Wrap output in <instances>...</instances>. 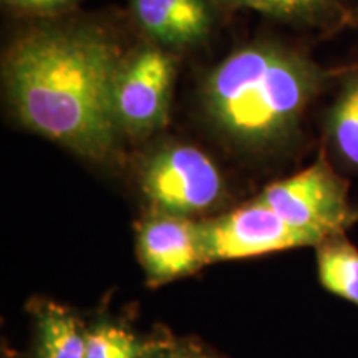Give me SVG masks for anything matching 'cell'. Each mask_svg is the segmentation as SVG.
<instances>
[{"label":"cell","mask_w":358,"mask_h":358,"mask_svg":"<svg viewBox=\"0 0 358 358\" xmlns=\"http://www.w3.org/2000/svg\"><path fill=\"white\" fill-rule=\"evenodd\" d=\"M124 52L90 24H47L17 37L3 57L8 105L22 127L103 164L120 146L115 83Z\"/></svg>","instance_id":"obj_1"},{"label":"cell","mask_w":358,"mask_h":358,"mask_svg":"<svg viewBox=\"0 0 358 358\" xmlns=\"http://www.w3.org/2000/svg\"><path fill=\"white\" fill-rule=\"evenodd\" d=\"M332 73L277 40L236 48L209 71L201 105L217 131L245 148L287 145Z\"/></svg>","instance_id":"obj_2"},{"label":"cell","mask_w":358,"mask_h":358,"mask_svg":"<svg viewBox=\"0 0 358 358\" xmlns=\"http://www.w3.org/2000/svg\"><path fill=\"white\" fill-rule=\"evenodd\" d=\"M141 192L151 211L194 217L219 206L226 194L222 174L204 151L185 143L159 146L140 169Z\"/></svg>","instance_id":"obj_3"},{"label":"cell","mask_w":358,"mask_h":358,"mask_svg":"<svg viewBox=\"0 0 358 358\" xmlns=\"http://www.w3.org/2000/svg\"><path fill=\"white\" fill-rule=\"evenodd\" d=\"M257 198L290 226L315 236L320 243L358 221V209L348 198L347 179L325 153L302 171L271 182Z\"/></svg>","instance_id":"obj_4"},{"label":"cell","mask_w":358,"mask_h":358,"mask_svg":"<svg viewBox=\"0 0 358 358\" xmlns=\"http://www.w3.org/2000/svg\"><path fill=\"white\" fill-rule=\"evenodd\" d=\"M176 58L148 42L124 53L115 83V118L122 134L143 140L169 122Z\"/></svg>","instance_id":"obj_5"},{"label":"cell","mask_w":358,"mask_h":358,"mask_svg":"<svg viewBox=\"0 0 358 358\" xmlns=\"http://www.w3.org/2000/svg\"><path fill=\"white\" fill-rule=\"evenodd\" d=\"M201 234L209 264L284 252L297 248H315L320 239L297 229L254 198L234 211L201 219Z\"/></svg>","instance_id":"obj_6"},{"label":"cell","mask_w":358,"mask_h":358,"mask_svg":"<svg viewBox=\"0 0 358 358\" xmlns=\"http://www.w3.org/2000/svg\"><path fill=\"white\" fill-rule=\"evenodd\" d=\"M136 249L148 284L155 287L209 266L201 222L192 217L151 211L138 227Z\"/></svg>","instance_id":"obj_7"},{"label":"cell","mask_w":358,"mask_h":358,"mask_svg":"<svg viewBox=\"0 0 358 358\" xmlns=\"http://www.w3.org/2000/svg\"><path fill=\"white\" fill-rule=\"evenodd\" d=\"M213 0H129V10L150 42L169 52L198 47L214 27Z\"/></svg>","instance_id":"obj_8"},{"label":"cell","mask_w":358,"mask_h":358,"mask_svg":"<svg viewBox=\"0 0 358 358\" xmlns=\"http://www.w3.org/2000/svg\"><path fill=\"white\" fill-rule=\"evenodd\" d=\"M227 8H249L285 24L334 32L352 22L343 0H213Z\"/></svg>","instance_id":"obj_9"},{"label":"cell","mask_w":358,"mask_h":358,"mask_svg":"<svg viewBox=\"0 0 358 358\" xmlns=\"http://www.w3.org/2000/svg\"><path fill=\"white\" fill-rule=\"evenodd\" d=\"M325 138L338 163L358 173V66L340 80L337 96L325 113Z\"/></svg>","instance_id":"obj_10"},{"label":"cell","mask_w":358,"mask_h":358,"mask_svg":"<svg viewBox=\"0 0 358 358\" xmlns=\"http://www.w3.org/2000/svg\"><path fill=\"white\" fill-rule=\"evenodd\" d=\"M88 329L69 308L45 302L37 310L38 358H87Z\"/></svg>","instance_id":"obj_11"},{"label":"cell","mask_w":358,"mask_h":358,"mask_svg":"<svg viewBox=\"0 0 358 358\" xmlns=\"http://www.w3.org/2000/svg\"><path fill=\"white\" fill-rule=\"evenodd\" d=\"M317 275L327 292L358 307V248L345 232L325 237L315 245Z\"/></svg>","instance_id":"obj_12"},{"label":"cell","mask_w":358,"mask_h":358,"mask_svg":"<svg viewBox=\"0 0 358 358\" xmlns=\"http://www.w3.org/2000/svg\"><path fill=\"white\" fill-rule=\"evenodd\" d=\"M159 345L146 342L127 327L101 320L88 329L87 358H151Z\"/></svg>","instance_id":"obj_13"},{"label":"cell","mask_w":358,"mask_h":358,"mask_svg":"<svg viewBox=\"0 0 358 358\" xmlns=\"http://www.w3.org/2000/svg\"><path fill=\"white\" fill-rule=\"evenodd\" d=\"M7 7L20 13L37 17H50L69 10L80 0H2Z\"/></svg>","instance_id":"obj_14"},{"label":"cell","mask_w":358,"mask_h":358,"mask_svg":"<svg viewBox=\"0 0 358 358\" xmlns=\"http://www.w3.org/2000/svg\"><path fill=\"white\" fill-rule=\"evenodd\" d=\"M168 358H209V357L198 355V353H192V352H178V353H173V355H169Z\"/></svg>","instance_id":"obj_15"}]
</instances>
